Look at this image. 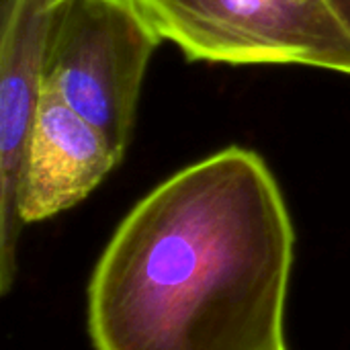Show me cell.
Returning a JSON list of instances; mask_svg holds the SVG:
<instances>
[{
  "mask_svg": "<svg viewBox=\"0 0 350 350\" xmlns=\"http://www.w3.org/2000/svg\"><path fill=\"white\" fill-rule=\"evenodd\" d=\"M295 234L265 160L221 150L121 221L88 287L94 350H285Z\"/></svg>",
  "mask_w": 350,
  "mask_h": 350,
  "instance_id": "cell-1",
  "label": "cell"
},
{
  "mask_svg": "<svg viewBox=\"0 0 350 350\" xmlns=\"http://www.w3.org/2000/svg\"><path fill=\"white\" fill-rule=\"evenodd\" d=\"M189 59L304 64L350 74V33L330 0H125Z\"/></svg>",
  "mask_w": 350,
  "mask_h": 350,
  "instance_id": "cell-2",
  "label": "cell"
},
{
  "mask_svg": "<svg viewBox=\"0 0 350 350\" xmlns=\"http://www.w3.org/2000/svg\"><path fill=\"white\" fill-rule=\"evenodd\" d=\"M160 41L125 0H64L51 8L43 84L123 156L144 74Z\"/></svg>",
  "mask_w": 350,
  "mask_h": 350,
  "instance_id": "cell-3",
  "label": "cell"
},
{
  "mask_svg": "<svg viewBox=\"0 0 350 350\" xmlns=\"http://www.w3.org/2000/svg\"><path fill=\"white\" fill-rule=\"evenodd\" d=\"M49 0H6L0 43V291L16 277L25 162L43 92Z\"/></svg>",
  "mask_w": 350,
  "mask_h": 350,
  "instance_id": "cell-4",
  "label": "cell"
},
{
  "mask_svg": "<svg viewBox=\"0 0 350 350\" xmlns=\"http://www.w3.org/2000/svg\"><path fill=\"white\" fill-rule=\"evenodd\" d=\"M121 162L107 135L43 84L29 139L21 193V219H49L92 193Z\"/></svg>",
  "mask_w": 350,
  "mask_h": 350,
  "instance_id": "cell-5",
  "label": "cell"
},
{
  "mask_svg": "<svg viewBox=\"0 0 350 350\" xmlns=\"http://www.w3.org/2000/svg\"><path fill=\"white\" fill-rule=\"evenodd\" d=\"M330 2H332L334 10L338 12L340 21L347 25V29H349L350 33V0H330Z\"/></svg>",
  "mask_w": 350,
  "mask_h": 350,
  "instance_id": "cell-6",
  "label": "cell"
},
{
  "mask_svg": "<svg viewBox=\"0 0 350 350\" xmlns=\"http://www.w3.org/2000/svg\"><path fill=\"white\" fill-rule=\"evenodd\" d=\"M64 0H49V6L53 8V6H57V4H62Z\"/></svg>",
  "mask_w": 350,
  "mask_h": 350,
  "instance_id": "cell-7",
  "label": "cell"
}]
</instances>
